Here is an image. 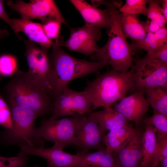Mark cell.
Instances as JSON below:
<instances>
[{
  "instance_id": "cell-35",
  "label": "cell",
  "mask_w": 167,
  "mask_h": 167,
  "mask_svg": "<svg viewBox=\"0 0 167 167\" xmlns=\"http://www.w3.org/2000/svg\"><path fill=\"white\" fill-rule=\"evenodd\" d=\"M160 3L161 4V11L165 19L167 21V0L160 1Z\"/></svg>"
},
{
  "instance_id": "cell-29",
  "label": "cell",
  "mask_w": 167,
  "mask_h": 167,
  "mask_svg": "<svg viewBox=\"0 0 167 167\" xmlns=\"http://www.w3.org/2000/svg\"><path fill=\"white\" fill-rule=\"evenodd\" d=\"M28 160L26 155L11 157L0 156V167H27Z\"/></svg>"
},
{
  "instance_id": "cell-11",
  "label": "cell",
  "mask_w": 167,
  "mask_h": 167,
  "mask_svg": "<svg viewBox=\"0 0 167 167\" xmlns=\"http://www.w3.org/2000/svg\"><path fill=\"white\" fill-rule=\"evenodd\" d=\"M105 134L92 115H82L77 124L74 144L84 153L92 149H105L103 139Z\"/></svg>"
},
{
  "instance_id": "cell-33",
  "label": "cell",
  "mask_w": 167,
  "mask_h": 167,
  "mask_svg": "<svg viewBox=\"0 0 167 167\" xmlns=\"http://www.w3.org/2000/svg\"><path fill=\"white\" fill-rule=\"evenodd\" d=\"M4 2V0H0V18L5 21L11 28V19L10 18L5 11Z\"/></svg>"
},
{
  "instance_id": "cell-19",
  "label": "cell",
  "mask_w": 167,
  "mask_h": 167,
  "mask_svg": "<svg viewBox=\"0 0 167 167\" xmlns=\"http://www.w3.org/2000/svg\"><path fill=\"white\" fill-rule=\"evenodd\" d=\"M138 15L122 13L121 19V28L125 38L136 42L143 40L147 33L146 22L140 21Z\"/></svg>"
},
{
  "instance_id": "cell-1",
  "label": "cell",
  "mask_w": 167,
  "mask_h": 167,
  "mask_svg": "<svg viewBox=\"0 0 167 167\" xmlns=\"http://www.w3.org/2000/svg\"><path fill=\"white\" fill-rule=\"evenodd\" d=\"M109 16L110 26L107 29L108 39L103 47L98 48L90 56L94 61H102L111 65L113 70L126 72L132 68L134 58L131 45L122 31L121 24V13L113 2L104 1Z\"/></svg>"
},
{
  "instance_id": "cell-24",
  "label": "cell",
  "mask_w": 167,
  "mask_h": 167,
  "mask_svg": "<svg viewBox=\"0 0 167 167\" xmlns=\"http://www.w3.org/2000/svg\"><path fill=\"white\" fill-rule=\"evenodd\" d=\"M19 71L16 58L9 54L0 56V76H13Z\"/></svg>"
},
{
  "instance_id": "cell-27",
  "label": "cell",
  "mask_w": 167,
  "mask_h": 167,
  "mask_svg": "<svg viewBox=\"0 0 167 167\" xmlns=\"http://www.w3.org/2000/svg\"><path fill=\"white\" fill-rule=\"evenodd\" d=\"M62 24L54 19H49L43 22L41 24L43 31L49 39H58L60 36L61 25Z\"/></svg>"
},
{
  "instance_id": "cell-18",
  "label": "cell",
  "mask_w": 167,
  "mask_h": 167,
  "mask_svg": "<svg viewBox=\"0 0 167 167\" xmlns=\"http://www.w3.org/2000/svg\"><path fill=\"white\" fill-rule=\"evenodd\" d=\"M94 118L102 131L106 133L121 127L129 126V121L111 106L89 113Z\"/></svg>"
},
{
  "instance_id": "cell-25",
  "label": "cell",
  "mask_w": 167,
  "mask_h": 167,
  "mask_svg": "<svg viewBox=\"0 0 167 167\" xmlns=\"http://www.w3.org/2000/svg\"><path fill=\"white\" fill-rule=\"evenodd\" d=\"M148 0H126L124 5L118 10L121 13L131 14H142L147 16Z\"/></svg>"
},
{
  "instance_id": "cell-22",
  "label": "cell",
  "mask_w": 167,
  "mask_h": 167,
  "mask_svg": "<svg viewBox=\"0 0 167 167\" xmlns=\"http://www.w3.org/2000/svg\"><path fill=\"white\" fill-rule=\"evenodd\" d=\"M136 129L129 125L109 131L103 139L106 149L112 152L118 149L131 137Z\"/></svg>"
},
{
  "instance_id": "cell-10",
  "label": "cell",
  "mask_w": 167,
  "mask_h": 167,
  "mask_svg": "<svg viewBox=\"0 0 167 167\" xmlns=\"http://www.w3.org/2000/svg\"><path fill=\"white\" fill-rule=\"evenodd\" d=\"M7 5L19 13L21 18L30 19H38L42 22L49 19H54L62 24H67L54 0H31L27 3L18 0L8 1Z\"/></svg>"
},
{
  "instance_id": "cell-23",
  "label": "cell",
  "mask_w": 167,
  "mask_h": 167,
  "mask_svg": "<svg viewBox=\"0 0 167 167\" xmlns=\"http://www.w3.org/2000/svg\"><path fill=\"white\" fill-rule=\"evenodd\" d=\"M144 91L154 113L167 116V88L156 87L146 89Z\"/></svg>"
},
{
  "instance_id": "cell-5",
  "label": "cell",
  "mask_w": 167,
  "mask_h": 167,
  "mask_svg": "<svg viewBox=\"0 0 167 167\" xmlns=\"http://www.w3.org/2000/svg\"><path fill=\"white\" fill-rule=\"evenodd\" d=\"M12 122L11 129L0 131V145L44 147V140L39 135L35 121L38 117L33 112L8 99Z\"/></svg>"
},
{
  "instance_id": "cell-41",
  "label": "cell",
  "mask_w": 167,
  "mask_h": 167,
  "mask_svg": "<svg viewBox=\"0 0 167 167\" xmlns=\"http://www.w3.org/2000/svg\"><path fill=\"white\" fill-rule=\"evenodd\" d=\"M33 167H40L37 165H34Z\"/></svg>"
},
{
  "instance_id": "cell-2",
  "label": "cell",
  "mask_w": 167,
  "mask_h": 167,
  "mask_svg": "<svg viewBox=\"0 0 167 167\" xmlns=\"http://www.w3.org/2000/svg\"><path fill=\"white\" fill-rule=\"evenodd\" d=\"M93 108L111 106L135 90L134 73L131 68L126 72L113 69L101 74L92 81H88L84 89Z\"/></svg>"
},
{
  "instance_id": "cell-8",
  "label": "cell",
  "mask_w": 167,
  "mask_h": 167,
  "mask_svg": "<svg viewBox=\"0 0 167 167\" xmlns=\"http://www.w3.org/2000/svg\"><path fill=\"white\" fill-rule=\"evenodd\" d=\"M82 116L76 113L70 118L45 120L37 128L38 133L45 140L53 142L63 149L74 144L77 124Z\"/></svg>"
},
{
  "instance_id": "cell-20",
  "label": "cell",
  "mask_w": 167,
  "mask_h": 167,
  "mask_svg": "<svg viewBox=\"0 0 167 167\" xmlns=\"http://www.w3.org/2000/svg\"><path fill=\"white\" fill-rule=\"evenodd\" d=\"M145 124L142 137V156L140 167H149L155 155L156 130L152 125Z\"/></svg>"
},
{
  "instance_id": "cell-13",
  "label": "cell",
  "mask_w": 167,
  "mask_h": 167,
  "mask_svg": "<svg viewBox=\"0 0 167 167\" xmlns=\"http://www.w3.org/2000/svg\"><path fill=\"white\" fill-rule=\"evenodd\" d=\"M33 155L42 157L47 162V167H76L81 166L80 156L72 155L55 145L50 148L24 146L20 148L17 155Z\"/></svg>"
},
{
  "instance_id": "cell-6",
  "label": "cell",
  "mask_w": 167,
  "mask_h": 167,
  "mask_svg": "<svg viewBox=\"0 0 167 167\" xmlns=\"http://www.w3.org/2000/svg\"><path fill=\"white\" fill-rule=\"evenodd\" d=\"M28 69L26 75L42 86L50 98L55 87V73L48 55L49 49L39 47L30 40H24Z\"/></svg>"
},
{
  "instance_id": "cell-15",
  "label": "cell",
  "mask_w": 167,
  "mask_h": 167,
  "mask_svg": "<svg viewBox=\"0 0 167 167\" xmlns=\"http://www.w3.org/2000/svg\"><path fill=\"white\" fill-rule=\"evenodd\" d=\"M144 94L143 90H136L130 96L123 98L118 103L111 106L129 121L138 125L143 119L150 105Z\"/></svg>"
},
{
  "instance_id": "cell-36",
  "label": "cell",
  "mask_w": 167,
  "mask_h": 167,
  "mask_svg": "<svg viewBox=\"0 0 167 167\" xmlns=\"http://www.w3.org/2000/svg\"><path fill=\"white\" fill-rule=\"evenodd\" d=\"M159 161L157 155L155 154L153 162L149 167H159Z\"/></svg>"
},
{
  "instance_id": "cell-7",
  "label": "cell",
  "mask_w": 167,
  "mask_h": 167,
  "mask_svg": "<svg viewBox=\"0 0 167 167\" xmlns=\"http://www.w3.org/2000/svg\"><path fill=\"white\" fill-rule=\"evenodd\" d=\"M131 68L135 91L156 87L167 88V63L145 56L134 58Z\"/></svg>"
},
{
  "instance_id": "cell-17",
  "label": "cell",
  "mask_w": 167,
  "mask_h": 167,
  "mask_svg": "<svg viewBox=\"0 0 167 167\" xmlns=\"http://www.w3.org/2000/svg\"><path fill=\"white\" fill-rule=\"evenodd\" d=\"M72 4L78 11L85 24L99 28L107 29L110 26V19L107 10H101L83 0H71Z\"/></svg>"
},
{
  "instance_id": "cell-31",
  "label": "cell",
  "mask_w": 167,
  "mask_h": 167,
  "mask_svg": "<svg viewBox=\"0 0 167 167\" xmlns=\"http://www.w3.org/2000/svg\"><path fill=\"white\" fill-rule=\"evenodd\" d=\"M156 147L155 154L159 162L167 157V134L156 132Z\"/></svg>"
},
{
  "instance_id": "cell-4",
  "label": "cell",
  "mask_w": 167,
  "mask_h": 167,
  "mask_svg": "<svg viewBox=\"0 0 167 167\" xmlns=\"http://www.w3.org/2000/svg\"><path fill=\"white\" fill-rule=\"evenodd\" d=\"M8 99L34 112L38 117L53 112V103L45 90L19 70L5 88Z\"/></svg>"
},
{
  "instance_id": "cell-21",
  "label": "cell",
  "mask_w": 167,
  "mask_h": 167,
  "mask_svg": "<svg viewBox=\"0 0 167 167\" xmlns=\"http://www.w3.org/2000/svg\"><path fill=\"white\" fill-rule=\"evenodd\" d=\"M80 156L81 165H90L97 167H118L112 153L105 149L93 152L77 153Z\"/></svg>"
},
{
  "instance_id": "cell-30",
  "label": "cell",
  "mask_w": 167,
  "mask_h": 167,
  "mask_svg": "<svg viewBox=\"0 0 167 167\" xmlns=\"http://www.w3.org/2000/svg\"><path fill=\"white\" fill-rule=\"evenodd\" d=\"M0 126L6 129L12 127L11 112L8 105L0 94Z\"/></svg>"
},
{
  "instance_id": "cell-14",
  "label": "cell",
  "mask_w": 167,
  "mask_h": 167,
  "mask_svg": "<svg viewBox=\"0 0 167 167\" xmlns=\"http://www.w3.org/2000/svg\"><path fill=\"white\" fill-rule=\"evenodd\" d=\"M143 131L139 129L118 149L112 152L118 167H140Z\"/></svg>"
},
{
  "instance_id": "cell-39",
  "label": "cell",
  "mask_w": 167,
  "mask_h": 167,
  "mask_svg": "<svg viewBox=\"0 0 167 167\" xmlns=\"http://www.w3.org/2000/svg\"><path fill=\"white\" fill-rule=\"evenodd\" d=\"M76 167H97L94 166L90 165H81Z\"/></svg>"
},
{
  "instance_id": "cell-26",
  "label": "cell",
  "mask_w": 167,
  "mask_h": 167,
  "mask_svg": "<svg viewBox=\"0 0 167 167\" xmlns=\"http://www.w3.org/2000/svg\"><path fill=\"white\" fill-rule=\"evenodd\" d=\"M148 6L147 16V20H154L156 21L161 28L165 26L167 21L164 17L161 11L159 1L148 0Z\"/></svg>"
},
{
  "instance_id": "cell-28",
  "label": "cell",
  "mask_w": 167,
  "mask_h": 167,
  "mask_svg": "<svg viewBox=\"0 0 167 167\" xmlns=\"http://www.w3.org/2000/svg\"><path fill=\"white\" fill-rule=\"evenodd\" d=\"M143 122L144 123L149 124L154 127L156 132L167 134V116L154 113L151 116L145 118Z\"/></svg>"
},
{
  "instance_id": "cell-3",
  "label": "cell",
  "mask_w": 167,
  "mask_h": 167,
  "mask_svg": "<svg viewBox=\"0 0 167 167\" xmlns=\"http://www.w3.org/2000/svg\"><path fill=\"white\" fill-rule=\"evenodd\" d=\"M62 39L56 41L49 56L55 77L51 97L59 94L72 80L95 73L108 65L102 61H89L75 58L62 48Z\"/></svg>"
},
{
  "instance_id": "cell-37",
  "label": "cell",
  "mask_w": 167,
  "mask_h": 167,
  "mask_svg": "<svg viewBox=\"0 0 167 167\" xmlns=\"http://www.w3.org/2000/svg\"><path fill=\"white\" fill-rule=\"evenodd\" d=\"M159 163H161V167H167V157L165 158Z\"/></svg>"
},
{
  "instance_id": "cell-32",
  "label": "cell",
  "mask_w": 167,
  "mask_h": 167,
  "mask_svg": "<svg viewBox=\"0 0 167 167\" xmlns=\"http://www.w3.org/2000/svg\"><path fill=\"white\" fill-rule=\"evenodd\" d=\"M146 56L167 63V43L158 49L152 54Z\"/></svg>"
},
{
  "instance_id": "cell-16",
  "label": "cell",
  "mask_w": 167,
  "mask_h": 167,
  "mask_svg": "<svg viewBox=\"0 0 167 167\" xmlns=\"http://www.w3.org/2000/svg\"><path fill=\"white\" fill-rule=\"evenodd\" d=\"M11 28L19 38V33L21 32L26 34L29 40L39 44L41 47L49 49L54 45L55 42L45 35L41 24L21 18L11 19Z\"/></svg>"
},
{
  "instance_id": "cell-38",
  "label": "cell",
  "mask_w": 167,
  "mask_h": 167,
  "mask_svg": "<svg viewBox=\"0 0 167 167\" xmlns=\"http://www.w3.org/2000/svg\"><path fill=\"white\" fill-rule=\"evenodd\" d=\"M9 33L6 29H3L0 28V35H3L6 36H8Z\"/></svg>"
},
{
  "instance_id": "cell-12",
  "label": "cell",
  "mask_w": 167,
  "mask_h": 167,
  "mask_svg": "<svg viewBox=\"0 0 167 167\" xmlns=\"http://www.w3.org/2000/svg\"><path fill=\"white\" fill-rule=\"evenodd\" d=\"M101 35L100 28L85 24L81 27L71 29L69 37L62 45L71 51L91 56L98 48L96 42Z\"/></svg>"
},
{
  "instance_id": "cell-40",
  "label": "cell",
  "mask_w": 167,
  "mask_h": 167,
  "mask_svg": "<svg viewBox=\"0 0 167 167\" xmlns=\"http://www.w3.org/2000/svg\"><path fill=\"white\" fill-rule=\"evenodd\" d=\"M6 36L4 35H0V40L2 39L4 37Z\"/></svg>"
},
{
  "instance_id": "cell-34",
  "label": "cell",
  "mask_w": 167,
  "mask_h": 167,
  "mask_svg": "<svg viewBox=\"0 0 167 167\" xmlns=\"http://www.w3.org/2000/svg\"><path fill=\"white\" fill-rule=\"evenodd\" d=\"M146 27L147 32L154 33L162 28L157 22L154 20H147Z\"/></svg>"
},
{
  "instance_id": "cell-9",
  "label": "cell",
  "mask_w": 167,
  "mask_h": 167,
  "mask_svg": "<svg viewBox=\"0 0 167 167\" xmlns=\"http://www.w3.org/2000/svg\"><path fill=\"white\" fill-rule=\"evenodd\" d=\"M54 99L53 114L49 118L51 119L76 113L84 115L92 112L91 103L84 90L76 91L67 86Z\"/></svg>"
}]
</instances>
